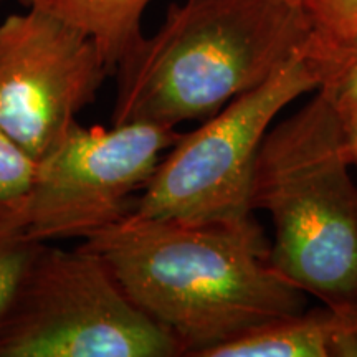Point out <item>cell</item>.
Returning <instances> with one entry per match:
<instances>
[{"mask_svg":"<svg viewBox=\"0 0 357 357\" xmlns=\"http://www.w3.org/2000/svg\"><path fill=\"white\" fill-rule=\"evenodd\" d=\"M128 296L167 329L182 354L205 352L253 326L303 311V291L270 263L252 217L181 223L128 215L83 240Z\"/></svg>","mask_w":357,"mask_h":357,"instance_id":"6da1fadb","label":"cell"},{"mask_svg":"<svg viewBox=\"0 0 357 357\" xmlns=\"http://www.w3.org/2000/svg\"><path fill=\"white\" fill-rule=\"evenodd\" d=\"M291 0H184L114 70L111 123L176 128L260 86L310 38Z\"/></svg>","mask_w":357,"mask_h":357,"instance_id":"7a4b0ae2","label":"cell"},{"mask_svg":"<svg viewBox=\"0 0 357 357\" xmlns=\"http://www.w3.org/2000/svg\"><path fill=\"white\" fill-rule=\"evenodd\" d=\"M344 128L318 93L270 128L258 149L252 207L270 215V263L337 314L357 311V185Z\"/></svg>","mask_w":357,"mask_h":357,"instance_id":"3957f363","label":"cell"},{"mask_svg":"<svg viewBox=\"0 0 357 357\" xmlns=\"http://www.w3.org/2000/svg\"><path fill=\"white\" fill-rule=\"evenodd\" d=\"M176 356V337L83 245L40 243L0 318V357Z\"/></svg>","mask_w":357,"mask_h":357,"instance_id":"277c9868","label":"cell"},{"mask_svg":"<svg viewBox=\"0 0 357 357\" xmlns=\"http://www.w3.org/2000/svg\"><path fill=\"white\" fill-rule=\"evenodd\" d=\"M318 70L303 47L260 86L236 96L195 131L181 134L129 215L181 223L247 220L266 132L280 111L318 89Z\"/></svg>","mask_w":357,"mask_h":357,"instance_id":"5b68a950","label":"cell"},{"mask_svg":"<svg viewBox=\"0 0 357 357\" xmlns=\"http://www.w3.org/2000/svg\"><path fill=\"white\" fill-rule=\"evenodd\" d=\"M178 137L176 128L151 123H73L38 160L35 184L24 199L30 236L43 243L83 242L121 222L132 212V195L142 192Z\"/></svg>","mask_w":357,"mask_h":357,"instance_id":"8992f818","label":"cell"},{"mask_svg":"<svg viewBox=\"0 0 357 357\" xmlns=\"http://www.w3.org/2000/svg\"><path fill=\"white\" fill-rule=\"evenodd\" d=\"M111 71L95 40L38 8L0 22V128L35 159L63 139Z\"/></svg>","mask_w":357,"mask_h":357,"instance_id":"52a82bcc","label":"cell"},{"mask_svg":"<svg viewBox=\"0 0 357 357\" xmlns=\"http://www.w3.org/2000/svg\"><path fill=\"white\" fill-rule=\"evenodd\" d=\"M329 307L265 321L205 352L204 357H331Z\"/></svg>","mask_w":357,"mask_h":357,"instance_id":"ba28073f","label":"cell"},{"mask_svg":"<svg viewBox=\"0 0 357 357\" xmlns=\"http://www.w3.org/2000/svg\"><path fill=\"white\" fill-rule=\"evenodd\" d=\"M77 26L95 40L114 73L121 58L142 38L141 22L153 0H17Z\"/></svg>","mask_w":357,"mask_h":357,"instance_id":"9c48e42d","label":"cell"},{"mask_svg":"<svg viewBox=\"0 0 357 357\" xmlns=\"http://www.w3.org/2000/svg\"><path fill=\"white\" fill-rule=\"evenodd\" d=\"M40 243L29 234L24 200L0 204V318Z\"/></svg>","mask_w":357,"mask_h":357,"instance_id":"30bf717a","label":"cell"},{"mask_svg":"<svg viewBox=\"0 0 357 357\" xmlns=\"http://www.w3.org/2000/svg\"><path fill=\"white\" fill-rule=\"evenodd\" d=\"M306 53L318 70V89L339 113L357 111V47H324L307 38Z\"/></svg>","mask_w":357,"mask_h":357,"instance_id":"8fae6325","label":"cell"},{"mask_svg":"<svg viewBox=\"0 0 357 357\" xmlns=\"http://www.w3.org/2000/svg\"><path fill=\"white\" fill-rule=\"evenodd\" d=\"M310 38L333 48L357 47V0H303Z\"/></svg>","mask_w":357,"mask_h":357,"instance_id":"7c38bea8","label":"cell"},{"mask_svg":"<svg viewBox=\"0 0 357 357\" xmlns=\"http://www.w3.org/2000/svg\"><path fill=\"white\" fill-rule=\"evenodd\" d=\"M38 172V159L0 128V204L20 202L30 194Z\"/></svg>","mask_w":357,"mask_h":357,"instance_id":"4fadbf2b","label":"cell"},{"mask_svg":"<svg viewBox=\"0 0 357 357\" xmlns=\"http://www.w3.org/2000/svg\"><path fill=\"white\" fill-rule=\"evenodd\" d=\"M331 357H357V311L334 312Z\"/></svg>","mask_w":357,"mask_h":357,"instance_id":"5bb4252c","label":"cell"},{"mask_svg":"<svg viewBox=\"0 0 357 357\" xmlns=\"http://www.w3.org/2000/svg\"><path fill=\"white\" fill-rule=\"evenodd\" d=\"M339 118H341L342 128H344L352 164L357 166V111H354V113H339Z\"/></svg>","mask_w":357,"mask_h":357,"instance_id":"9a60e30c","label":"cell"},{"mask_svg":"<svg viewBox=\"0 0 357 357\" xmlns=\"http://www.w3.org/2000/svg\"><path fill=\"white\" fill-rule=\"evenodd\" d=\"M291 2H296V3H301L303 0H291Z\"/></svg>","mask_w":357,"mask_h":357,"instance_id":"2e32d148","label":"cell"},{"mask_svg":"<svg viewBox=\"0 0 357 357\" xmlns=\"http://www.w3.org/2000/svg\"><path fill=\"white\" fill-rule=\"evenodd\" d=\"M0 2H2V0H0Z\"/></svg>","mask_w":357,"mask_h":357,"instance_id":"e0dca14e","label":"cell"}]
</instances>
